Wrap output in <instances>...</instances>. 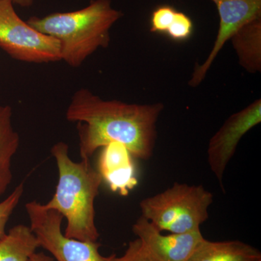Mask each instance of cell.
<instances>
[{"label":"cell","instance_id":"3","mask_svg":"<svg viewBox=\"0 0 261 261\" xmlns=\"http://www.w3.org/2000/svg\"><path fill=\"white\" fill-rule=\"evenodd\" d=\"M122 16L111 0H93L81 10L42 18L32 16L27 22L38 32L57 39L61 61L77 68L98 49L109 45L110 30Z\"/></svg>","mask_w":261,"mask_h":261},{"label":"cell","instance_id":"16","mask_svg":"<svg viewBox=\"0 0 261 261\" xmlns=\"http://www.w3.org/2000/svg\"><path fill=\"white\" fill-rule=\"evenodd\" d=\"M192 31L193 23L191 18L185 13L177 11L166 34L173 40L184 41L190 37Z\"/></svg>","mask_w":261,"mask_h":261},{"label":"cell","instance_id":"15","mask_svg":"<svg viewBox=\"0 0 261 261\" xmlns=\"http://www.w3.org/2000/svg\"><path fill=\"white\" fill-rule=\"evenodd\" d=\"M24 192L23 182L15 187L13 192L6 199L0 202V239L6 233L5 228L10 217L18 206Z\"/></svg>","mask_w":261,"mask_h":261},{"label":"cell","instance_id":"14","mask_svg":"<svg viewBox=\"0 0 261 261\" xmlns=\"http://www.w3.org/2000/svg\"><path fill=\"white\" fill-rule=\"evenodd\" d=\"M39 247L30 226L16 225L0 239V261H29Z\"/></svg>","mask_w":261,"mask_h":261},{"label":"cell","instance_id":"5","mask_svg":"<svg viewBox=\"0 0 261 261\" xmlns=\"http://www.w3.org/2000/svg\"><path fill=\"white\" fill-rule=\"evenodd\" d=\"M0 48L11 58L25 63L61 61L58 41L22 20L10 0H0Z\"/></svg>","mask_w":261,"mask_h":261},{"label":"cell","instance_id":"8","mask_svg":"<svg viewBox=\"0 0 261 261\" xmlns=\"http://www.w3.org/2000/svg\"><path fill=\"white\" fill-rule=\"evenodd\" d=\"M217 7L220 23L214 47L202 65H196L189 84L197 87L233 34L248 22L261 17V0H211Z\"/></svg>","mask_w":261,"mask_h":261},{"label":"cell","instance_id":"1","mask_svg":"<svg viewBox=\"0 0 261 261\" xmlns=\"http://www.w3.org/2000/svg\"><path fill=\"white\" fill-rule=\"evenodd\" d=\"M162 103L130 104L105 100L88 89L73 94L65 113L68 121L78 123L81 159L90 160L100 147L118 142L132 157L148 160L153 154Z\"/></svg>","mask_w":261,"mask_h":261},{"label":"cell","instance_id":"20","mask_svg":"<svg viewBox=\"0 0 261 261\" xmlns=\"http://www.w3.org/2000/svg\"><path fill=\"white\" fill-rule=\"evenodd\" d=\"M13 5H19L22 8H29L34 4L35 0H10Z\"/></svg>","mask_w":261,"mask_h":261},{"label":"cell","instance_id":"7","mask_svg":"<svg viewBox=\"0 0 261 261\" xmlns=\"http://www.w3.org/2000/svg\"><path fill=\"white\" fill-rule=\"evenodd\" d=\"M261 122V99H257L242 111L233 113L220 127L209 142L207 161L211 171L225 192V170L244 136Z\"/></svg>","mask_w":261,"mask_h":261},{"label":"cell","instance_id":"12","mask_svg":"<svg viewBox=\"0 0 261 261\" xmlns=\"http://www.w3.org/2000/svg\"><path fill=\"white\" fill-rule=\"evenodd\" d=\"M240 65L250 73L261 70V17L239 29L230 39Z\"/></svg>","mask_w":261,"mask_h":261},{"label":"cell","instance_id":"17","mask_svg":"<svg viewBox=\"0 0 261 261\" xmlns=\"http://www.w3.org/2000/svg\"><path fill=\"white\" fill-rule=\"evenodd\" d=\"M176 12L173 7L169 5H162L156 8L151 16L150 32L166 34Z\"/></svg>","mask_w":261,"mask_h":261},{"label":"cell","instance_id":"10","mask_svg":"<svg viewBox=\"0 0 261 261\" xmlns=\"http://www.w3.org/2000/svg\"><path fill=\"white\" fill-rule=\"evenodd\" d=\"M99 171L113 192L126 196L137 184L132 155L126 147L118 142H111L102 147Z\"/></svg>","mask_w":261,"mask_h":261},{"label":"cell","instance_id":"4","mask_svg":"<svg viewBox=\"0 0 261 261\" xmlns=\"http://www.w3.org/2000/svg\"><path fill=\"white\" fill-rule=\"evenodd\" d=\"M213 202L214 195L202 185L175 182L167 190L141 201V216L161 232H191L200 229L208 219Z\"/></svg>","mask_w":261,"mask_h":261},{"label":"cell","instance_id":"9","mask_svg":"<svg viewBox=\"0 0 261 261\" xmlns=\"http://www.w3.org/2000/svg\"><path fill=\"white\" fill-rule=\"evenodd\" d=\"M132 231L143 244L152 261H188L205 239L200 229L163 235L142 216L133 225Z\"/></svg>","mask_w":261,"mask_h":261},{"label":"cell","instance_id":"11","mask_svg":"<svg viewBox=\"0 0 261 261\" xmlns=\"http://www.w3.org/2000/svg\"><path fill=\"white\" fill-rule=\"evenodd\" d=\"M188 261H261V253L238 240L211 242L204 239Z\"/></svg>","mask_w":261,"mask_h":261},{"label":"cell","instance_id":"19","mask_svg":"<svg viewBox=\"0 0 261 261\" xmlns=\"http://www.w3.org/2000/svg\"><path fill=\"white\" fill-rule=\"evenodd\" d=\"M29 261H55L54 258L46 255L44 252H37L33 254Z\"/></svg>","mask_w":261,"mask_h":261},{"label":"cell","instance_id":"13","mask_svg":"<svg viewBox=\"0 0 261 261\" xmlns=\"http://www.w3.org/2000/svg\"><path fill=\"white\" fill-rule=\"evenodd\" d=\"M13 111L9 106H0V197L12 179V160L20 146V136L13 125Z\"/></svg>","mask_w":261,"mask_h":261},{"label":"cell","instance_id":"2","mask_svg":"<svg viewBox=\"0 0 261 261\" xmlns=\"http://www.w3.org/2000/svg\"><path fill=\"white\" fill-rule=\"evenodd\" d=\"M68 144L59 142L51 149L56 159L58 181L56 193L44 204L48 209L65 218L67 238L84 242H97L94 202L102 181L100 173L92 167L90 160L75 162L69 157Z\"/></svg>","mask_w":261,"mask_h":261},{"label":"cell","instance_id":"18","mask_svg":"<svg viewBox=\"0 0 261 261\" xmlns=\"http://www.w3.org/2000/svg\"><path fill=\"white\" fill-rule=\"evenodd\" d=\"M109 261H152L146 251L143 244L140 239L137 238L130 242L126 252L123 255L118 257L113 254L110 255Z\"/></svg>","mask_w":261,"mask_h":261},{"label":"cell","instance_id":"6","mask_svg":"<svg viewBox=\"0 0 261 261\" xmlns=\"http://www.w3.org/2000/svg\"><path fill=\"white\" fill-rule=\"evenodd\" d=\"M30 228L39 246L50 252L57 261H109L99 252L97 242H84L68 238L62 231L64 219L60 213L44 204L32 201L25 205Z\"/></svg>","mask_w":261,"mask_h":261}]
</instances>
